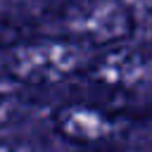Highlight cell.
<instances>
[{
  "instance_id": "4",
  "label": "cell",
  "mask_w": 152,
  "mask_h": 152,
  "mask_svg": "<svg viewBox=\"0 0 152 152\" xmlns=\"http://www.w3.org/2000/svg\"><path fill=\"white\" fill-rule=\"evenodd\" d=\"M52 126L59 133V138H64L66 142L86 145V147L112 142L121 131L116 116L83 102H71L59 107L52 114Z\"/></svg>"
},
{
  "instance_id": "3",
  "label": "cell",
  "mask_w": 152,
  "mask_h": 152,
  "mask_svg": "<svg viewBox=\"0 0 152 152\" xmlns=\"http://www.w3.org/2000/svg\"><path fill=\"white\" fill-rule=\"evenodd\" d=\"M147 45H133V43H116L109 48H102L100 55H95L86 74L93 83L109 88V90H131L138 88L152 69Z\"/></svg>"
},
{
  "instance_id": "7",
  "label": "cell",
  "mask_w": 152,
  "mask_h": 152,
  "mask_svg": "<svg viewBox=\"0 0 152 152\" xmlns=\"http://www.w3.org/2000/svg\"><path fill=\"white\" fill-rule=\"evenodd\" d=\"M135 19H138V26H140V31H142L145 45L152 48V0H145V2H142L140 14H138Z\"/></svg>"
},
{
  "instance_id": "1",
  "label": "cell",
  "mask_w": 152,
  "mask_h": 152,
  "mask_svg": "<svg viewBox=\"0 0 152 152\" xmlns=\"http://www.w3.org/2000/svg\"><path fill=\"white\" fill-rule=\"evenodd\" d=\"M5 78L24 86H55L83 66V45L71 38H28L0 48Z\"/></svg>"
},
{
  "instance_id": "2",
  "label": "cell",
  "mask_w": 152,
  "mask_h": 152,
  "mask_svg": "<svg viewBox=\"0 0 152 152\" xmlns=\"http://www.w3.org/2000/svg\"><path fill=\"white\" fill-rule=\"evenodd\" d=\"M62 28L66 38L102 50L126 43L135 33L138 19L124 0H76L62 12Z\"/></svg>"
},
{
  "instance_id": "5",
  "label": "cell",
  "mask_w": 152,
  "mask_h": 152,
  "mask_svg": "<svg viewBox=\"0 0 152 152\" xmlns=\"http://www.w3.org/2000/svg\"><path fill=\"white\" fill-rule=\"evenodd\" d=\"M24 114V104L14 93H2L0 90V128H7L17 124Z\"/></svg>"
},
{
  "instance_id": "6",
  "label": "cell",
  "mask_w": 152,
  "mask_h": 152,
  "mask_svg": "<svg viewBox=\"0 0 152 152\" xmlns=\"http://www.w3.org/2000/svg\"><path fill=\"white\" fill-rule=\"evenodd\" d=\"M0 152H45V147L31 138H0Z\"/></svg>"
}]
</instances>
